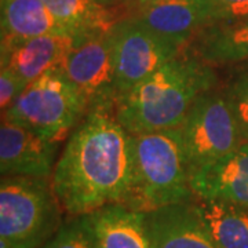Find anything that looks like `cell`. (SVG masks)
<instances>
[{
  "label": "cell",
  "instance_id": "obj_1",
  "mask_svg": "<svg viewBox=\"0 0 248 248\" xmlns=\"http://www.w3.org/2000/svg\"><path fill=\"white\" fill-rule=\"evenodd\" d=\"M130 178V134L113 110L95 109L71 134L57 160L51 186L62 211L75 218L123 204Z\"/></svg>",
  "mask_w": 248,
  "mask_h": 248
},
{
  "label": "cell",
  "instance_id": "obj_2",
  "mask_svg": "<svg viewBox=\"0 0 248 248\" xmlns=\"http://www.w3.org/2000/svg\"><path fill=\"white\" fill-rule=\"evenodd\" d=\"M215 87V68L184 48L117 102L116 119L128 134L178 128L197 98Z\"/></svg>",
  "mask_w": 248,
  "mask_h": 248
},
{
  "label": "cell",
  "instance_id": "obj_3",
  "mask_svg": "<svg viewBox=\"0 0 248 248\" xmlns=\"http://www.w3.org/2000/svg\"><path fill=\"white\" fill-rule=\"evenodd\" d=\"M131 178L122 205L152 213L195 199L179 128L130 134Z\"/></svg>",
  "mask_w": 248,
  "mask_h": 248
},
{
  "label": "cell",
  "instance_id": "obj_4",
  "mask_svg": "<svg viewBox=\"0 0 248 248\" xmlns=\"http://www.w3.org/2000/svg\"><path fill=\"white\" fill-rule=\"evenodd\" d=\"M62 208L47 178L1 177L0 240L16 248H40L62 226Z\"/></svg>",
  "mask_w": 248,
  "mask_h": 248
},
{
  "label": "cell",
  "instance_id": "obj_5",
  "mask_svg": "<svg viewBox=\"0 0 248 248\" xmlns=\"http://www.w3.org/2000/svg\"><path fill=\"white\" fill-rule=\"evenodd\" d=\"M89 113L79 89L57 68L28 84L1 120L21 124L54 142L66 138Z\"/></svg>",
  "mask_w": 248,
  "mask_h": 248
},
{
  "label": "cell",
  "instance_id": "obj_6",
  "mask_svg": "<svg viewBox=\"0 0 248 248\" xmlns=\"http://www.w3.org/2000/svg\"><path fill=\"white\" fill-rule=\"evenodd\" d=\"M178 128L190 175L248 141L247 131L225 86L197 98Z\"/></svg>",
  "mask_w": 248,
  "mask_h": 248
},
{
  "label": "cell",
  "instance_id": "obj_7",
  "mask_svg": "<svg viewBox=\"0 0 248 248\" xmlns=\"http://www.w3.org/2000/svg\"><path fill=\"white\" fill-rule=\"evenodd\" d=\"M108 37L117 102L185 48L131 18L119 19L109 29Z\"/></svg>",
  "mask_w": 248,
  "mask_h": 248
},
{
  "label": "cell",
  "instance_id": "obj_8",
  "mask_svg": "<svg viewBox=\"0 0 248 248\" xmlns=\"http://www.w3.org/2000/svg\"><path fill=\"white\" fill-rule=\"evenodd\" d=\"M122 18H131L186 47L193 36L218 21L211 0H117Z\"/></svg>",
  "mask_w": 248,
  "mask_h": 248
},
{
  "label": "cell",
  "instance_id": "obj_9",
  "mask_svg": "<svg viewBox=\"0 0 248 248\" xmlns=\"http://www.w3.org/2000/svg\"><path fill=\"white\" fill-rule=\"evenodd\" d=\"M108 32L79 42L60 66L84 95L89 112L95 109L115 112L117 105L115 68Z\"/></svg>",
  "mask_w": 248,
  "mask_h": 248
},
{
  "label": "cell",
  "instance_id": "obj_10",
  "mask_svg": "<svg viewBox=\"0 0 248 248\" xmlns=\"http://www.w3.org/2000/svg\"><path fill=\"white\" fill-rule=\"evenodd\" d=\"M57 142L21 124L1 120L0 125V171L1 177L47 178L55 169Z\"/></svg>",
  "mask_w": 248,
  "mask_h": 248
},
{
  "label": "cell",
  "instance_id": "obj_11",
  "mask_svg": "<svg viewBox=\"0 0 248 248\" xmlns=\"http://www.w3.org/2000/svg\"><path fill=\"white\" fill-rule=\"evenodd\" d=\"M196 197L248 210V141L190 175Z\"/></svg>",
  "mask_w": 248,
  "mask_h": 248
},
{
  "label": "cell",
  "instance_id": "obj_12",
  "mask_svg": "<svg viewBox=\"0 0 248 248\" xmlns=\"http://www.w3.org/2000/svg\"><path fill=\"white\" fill-rule=\"evenodd\" d=\"M153 248H221L196 210L193 200L146 214Z\"/></svg>",
  "mask_w": 248,
  "mask_h": 248
},
{
  "label": "cell",
  "instance_id": "obj_13",
  "mask_svg": "<svg viewBox=\"0 0 248 248\" xmlns=\"http://www.w3.org/2000/svg\"><path fill=\"white\" fill-rule=\"evenodd\" d=\"M78 43L71 35L33 37L14 46L6 53H0V68H7L31 84L47 72L60 68Z\"/></svg>",
  "mask_w": 248,
  "mask_h": 248
},
{
  "label": "cell",
  "instance_id": "obj_14",
  "mask_svg": "<svg viewBox=\"0 0 248 248\" xmlns=\"http://www.w3.org/2000/svg\"><path fill=\"white\" fill-rule=\"evenodd\" d=\"M185 48L213 68L248 61V16L202 28Z\"/></svg>",
  "mask_w": 248,
  "mask_h": 248
},
{
  "label": "cell",
  "instance_id": "obj_15",
  "mask_svg": "<svg viewBox=\"0 0 248 248\" xmlns=\"http://www.w3.org/2000/svg\"><path fill=\"white\" fill-rule=\"evenodd\" d=\"M89 218L97 248H153L146 213L109 204Z\"/></svg>",
  "mask_w": 248,
  "mask_h": 248
},
{
  "label": "cell",
  "instance_id": "obj_16",
  "mask_svg": "<svg viewBox=\"0 0 248 248\" xmlns=\"http://www.w3.org/2000/svg\"><path fill=\"white\" fill-rule=\"evenodd\" d=\"M0 53L45 35H69L43 0H1Z\"/></svg>",
  "mask_w": 248,
  "mask_h": 248
},
{
  "label": "cell",
  "instance_id": "obj_17",
  "mask_svg": "<svg viewBox=\"0 0 248 248\" xmlns=\"http://www.w3.org/2000/svg\"><path fill=\"white\" fill-rule=\"evenodd\" d=\"M63 29L78 42L107 33L122 13L117 4H102L97 0H43Z\"/></svg>",
  "mask_w": 248,
  "mask_h": 248
},
{
  "label": "cell",
  "instance_id": "obj_18",
  "mask_svg": "<svg viewBox=\"0 0 248 248\" xmlns=\"http://www.w3.org/2000/svg\"><path fill=\"white\" fill-rule=\"evenodd\" d=\"M193 204L219 247L248 248V210L200 197Z\"/></svg>",
  "mask_w": 248,
  "mask_h": 248
},
{
  "label": "cell",
  "instance_id": "obj_19",
  "mask_svg": "<svg viewBox=\"0 0 248 248\" xmlns=\"http://www.w3.org/2000/svg\"><path fill=\"white\" fill-rule=\"evenodd\" d=\"M40 248H97L89 215L75 217Z\"/></svg>",
  "mask_w": 248,
  "mask_h": 248
},
{
  "label": "cell",
  "instance_id": "obj_20",
  "mask_svg": "<svg viewBox=\"0 0 248 248\" xmlns=\"http://www.w3.org/2000/svg\"><path fill=\"white\" fill-rule=\"evenodd\" d=\"M225 87L248 134V61L239 63Z\"/></svg>",
  "mask_w": 248,
  "mask_h": 248
},
{
  "label": "cell",
  "instance_id": "obj_21",
  "mask_svg": "<svg viewBox=\"0 0 248 248\" xmlns=\"http://www.w3.org/2000/svg\"><path fill=\"white\" fill-rule=\"evenodd\" d=\"M28 84L7 68H0V109L6 112L17 99Z\"/></svg>",
  "mask_w": 248,
  "mask_h": 248
},
{
  "label": "cell",
  "instance_id": "obj_22",
  "mask_svg": "<svg viewBox=\"0 0 248 248\" xmlns=\"http://www.w3.org/2000/svg\"><path fill=\"white\" fill-rule=\"evenodd\" d=\"M211 1L217 10L218 21L237 19L248 16V0H211Z\"/></svg>",
  "mask_w": 248,
  "mask_h": 248
},
{
  "label": "cell",
  "instance_id": "obj_23",
  "mask_svg": "<svg viewBox=\"0 0 248 248\" xmlns=\"http://www.w3.org/2000/svg\"><path fill=\"white\" fill-rule=\"evenodd\" d=\"M0 248H16L13 247L11 244H9L7 241H4V240H0Z\"/></svg>",
  "mask_w": 248,
  "mask_h": 248
},
{
  "label": "cell",
  "instance_id": "obj_24",
  "mask_svg": "<svg viewBox=\"0 0 248 248\" xmlns=\"http://www.w3.org/2000/svg\"><path fill=\"white\" fill-rule=\"evenodd\" d=\"M99 3H102V4H113L112 3V0H97Z\"/></svg>",
  "mask_w": 248,
  "mask_h": 248
},
{
  "label": "cell",
  "instance_id": "obj_25",
  "mask_svg": "<svg viewBox=\"0 0 248 248\" xmlns=\"http://www.w3.org/2000/svg\"><path fill=\"white\" fill-rule=\"evenodd\" d=\"M116 1H117V0H112V3H113V4H115Z\"/></svg>",
  "mask_w": 248,
  "mask_h": 248
}]
</instances>
